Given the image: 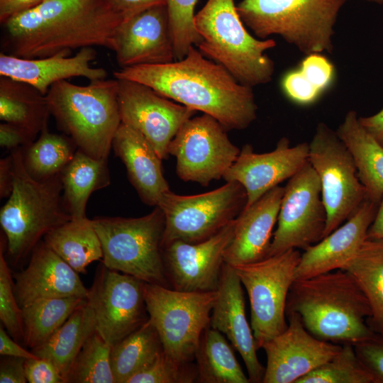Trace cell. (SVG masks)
Masks as SVG:
<instances>
[{
    "instance_id": "cell-17",
    "label": "cell",
    "mask_w": 383,
    "mask_h": 383,
    "mask_svg": "<svg viewBox=\"0 0 383 383\" xmlns=\"http://www.w3.org/2000/svg\"><path fill=\"white\" fill-rule=\"evenodd\" d=\"M287 329L262 347L267 356L262 383H296L333 358L342 348L340 344L313 335L297 313H287Z\"/></svg>"
},
{
    "instance_id": "cell-15",
    "label": "cell",
    "mask_w": 383,
    "mask_h": 383,
    "mask_svg": "<svg viewBox=\"0 0 383 383\" xmlns=\"http://www.w3.org/2000/svg\"><path fill=\"white\" fill-rule=\"evenodd\" d=\"M144 283L104 265L96 273L87 299L94 310L96 330L110 346L148 320Z\"/></svg>"
},
{
    "instance_id": "cell-45",
    "label": "cell",
    "mask_w": 383,
    "mask_h": 383,
    "mask_svg": "<svg viewBox=\"0 0 383 383\" xmlns=\"http://www.w3.org/2000/svg\"><path fill=\"white\" fill-rule=\"evenodd\" d=\"M24 367L29 383H65L57 367L49 360L26 359Z\"/></svg>"
},
{
    "instance_id": "cell-8",
    "label": "cell",
    "mask_w": 383,
    "mask_h": 383,
    "mask_svg": "<svg viewBox=\"0 0 383 383\" xmlns=\"http://www.w3.org/2000/svg\"><path fill=\"white\" fill-rule=\"evenodd\" d=\"M92 221L104 266L168 287L162 245L165 218L160 207L138 218L96 217Z\"/></svg>"
},
{
    "instance_id": "cell-41",
    "label": "cell",
    "mask_w": 383,
    "mask_h": 383,
    "mask_svg": "<svg viewBox=\"0 0 383 383\" xmlns=\"http://www.w3.org/2000/svg\"><path fill=\"white\" fill-rule=\"evenodd\" d=\"M0 320L8 333L17 341H23L22 309L13 289L11 270L0 249Z\"/></svg>"
},
{
    "instance_id": "cell-39",
    "label": "cell",
    "mask_w": 383,
    "mask_h": 383,
    "mask_svg": "<svg viewBox=\"0 0 383 383\" xmlns=\"http://www.w3.org/2000/svg\"><path fill=\"white\" fill-rule=\"evenodd\" d=\"M198 0H166L175 60H182L201 38L194 26V9Z\"/></svg>"
},
{
    "instance_id": "cell-33",
    "label": "cell",
    "mask_w": 383,
    "mask_h": 383,
    "mask_svg": "<svg viewBox=\"0 0 383 383\" xmlns=\"http://www.w3.org/2000/svg\"><path fill=\"white\" fill-rule=\"evenodd\" d=\"M194 359L198 382H250L223 334L210 326L201 336Z\"/></svg>"
},
{
    "instance_id": "cell-31",
    "label": "cell",
    "mask_w": 383,
    "mask_h": 383,
    "mask_svg": "<svg viewBox=\"0 0 383 383\" xmlns=\"http://www.w3.org/2000/svg\"><path fill=\"white\" fill-rule=\"evenodd\" d=\"M341 270L352 274L369 301L367 326L383 334V240L366 238Z\"/></svg>"
},
{
    "instance_id": "cell-4",
    "label": "cell",
    "mask_w": 383,
    "mask_h": 383,
    "mask_svg": "<svg viewBox=\"0 0 383 383\" xmlns=\"http://www.w3.org/2000/svg\"><path fill=\"white\" fill-rule=\"evenodd\" d=\"M45 97L50 115L77 148L107 160L121 123L117 79H97L84 86L62 80Z\"/></svg>"
},
{
    "instance_id": "cell-26",
    "label": "cell",
    "mask_w": 383,
    "mask_h": 383,
    "mask_svg": "<svg viewBox=\"0 0 383 383\" xmlns=\"http://www.w3.org/2000/svg\"><path fill=\"white\" fill-rule=\"evenodd\" d=\"M112 148L124 164L129 182L142 202L157 206L170 189L162 172V160L153 147L140 133L121 123Z\"/></svg>"
},
{
    "instance_id": "cell-29",
    "label": "cell",
    "mask_w": 383,
    "mask_h": 383,
    "mask_svg": "<svg viewBox=\"0 0 383 383\" xmlns=\"http://www.w3.org/2000/svg\"><path fill=\"white\" fill-rule=\"evenodd\" d=\"M95 331L94 310L86 299L43 345L31 351L38 357L51 361L67 383L77 354Z\"/></svg>"
},
{
    "instance_id": "cell-48",
    "label": "cell",
    "mask_w": 383,
    "mask_h": 383,
    "mask_svg": "<svg viewBox=\"0 0 383 383\" xmlns=\"http://www.w3.org/2000/svg\"><path fill=\"white\" fill-rule=\"evenodd\" d=\"M0 364L1 383L28 382L25 373V360L21 357L4 356Z\"/></svg>"
},
{
    "instance_id": "cell-24",
    "label": "cell",
    "mask_w": 383,
    "mask_h": 383,
    "mask_svg": "<svg viewBox=\"0 0 383 383\" xmlns=\"http://www.w3.org/2000/svg\"><path fill=\"white\" fill-rule=\"evenodd\" d=\"M377 207L366 199L344 224L306 249L296 270V279L342 269L367 238Z\"/></svg>"
},
{
    "instance_id": "cell-13",
    "label": "cell",
    "mask_w": 383,
    "mask_h": 383,
    "mask_svg": "<svg viewBox=\"0 0 383 383\" xmlns=\"http://www.w3.org/2000/svg\"><path fill=\"white\" fill-rule=\"evenodd\" d=\"M226 131L205 113L191 118L182 126L168 147L169 155L176 158L180 179L207 187L223 177L240 151Z\"/></svg>"
},
{
    "instance_id": "cell-54",
    "label": "cell",
    "mask_w": 383,
    "mask_h": 383,
    "mask_svg": "<svg viewBox=\"0 0 383 383\" xmlns=\"http://www.w3.org/2000/svg\"><path fill=\"white\" fill-rule=\"evenodd\" d=\"M365 1L376 3L378 4H383V0H365Z\"/></svg>"
},
{
    "instance_id": "cell-5",
    "label": "cell",
    "mask_w": 383,
    "mask_h": 383,
    "mask_svg": "<svg viewBox=\"0 0 383 383\" xmlns=\"http://www.w3.org/2000/svg\"><path fill=\"white\" fill-rule=\"evenodd\" d=\"M194 21L201 38L198 50L225 67L238 82L253 87L272 80L274 64L265 52L276 42L251 35L234 0H208Z\"/></svg>"
},
{
    "instance_id": "cell-50",
    "label": "cell",
    "mask_w": 383,
    "mask_h": 383,
    "mask_svg": "<svg viewBox=\"0 0 383 383\" xmlns=\"http://www.w3.org/2000/svg\"><path fill=\"white\" fill-rule=\"evenodd\" d=\"M0 326V354L3 356L31 359L38 357L32 351H28L18 345L16 340Z\"/></svg>"
},
{
    "instance_id": "cell-18",
    "label": "cell",
    "mask_w": 383,
    "mask_h": 383,
    "mask_svg": "<svg viewBox=\"0 0 383 383\" xmlns=\"http://www.w3.org/2000/svg\"><path fill=\"white\" fill-rule=\"evenodd\" d=\"M235 219L204 241H172L163 247L167 277L172 289L207 292L218 289L224 252L234 235Z\"/></svg>"
},
{
    "instance_id": "cell-32",
    "label": "cell",
    "mask_w": 383,
    "mask_h": 383,
    "mask_svg": "<svg viewBox=\"0 0 383 383\" xmlns=\"http://www.w3.org/2000/svg\"><path fill=\"white\" fill-rule=\"evenodd\" d=\"M44 242L78 273L103 258V250L92 220L71 219L48 233Z\"/></svg>"
},
{
    "instance_id": "cell-11",
    "label": "cell",
    "mask_w": 383,
    "mask_h": 383,
    "mask_svg": "<svg viewBox=\"0 0 383 383\" xmlns=\"http://www.w3.org/2000/svg\"><path fill=\"white\" fill-rule=\"evenodd\" d=\"M246 203L244 187L234 181L194 195L170 190L157 206L165 218L163 247L174 240L196 243L210 238L235 219Z\"/></svg>"
},
{
    "instance_id": "cell-7",
    "label": "cell",
    "mask_w": 383,
    "mask_h": 383,
    "mask_svg": "<svg viewBox=\"0 0 383 383\" xmlns=\"http://www.w3.org/2000/svg\"><path fill=\"white\" fill-rule=\"evenodd\" d=\"M348 0H242L243 22L261 38L277 35L306 55L332 53L334 26Z\"/></svg>"
},
{
    "instance_id": "cell-6",
    "label": "cell",
    "mask_w": 383,
    "mask_h": 383,
    "mask_svg": "<svg viewBox=\"0 0 383 383\" xmlns=\"http://www.w3.org/2000/svg\"><path fill=\"white\" fill-rule=\"evenodd\" d=\"M12 192L0 211L7 250L14 262L32 252L48 233L72 219L62 201L61 174L45 180L25 168L22 148L12 151Z\"/></svg>"
},
{
    "instance_id": "cell-27",
    "label": "cell",
    "mask_w": 383,
    "mask_h": 383,
    "mask_svg": "<svg viewBox=\"0 0 383 383\" xmlns=\"http://www.w3.org/2000/svg\"><path fill=\"white\" fill-rule=\"evenodd\" d=\"M336 133L354 160L367 199L379 204L383 196V146L361 126L353 110L346 113Z\"/></svg>"
},
{
    "instance_id": "cell-53",
    "label": "cell",
    "mask_w": 383,
    "mask_h": 383,
    "mask_svg": "<svg viewBox=\"0 0 383 383\" xmlns=\"http://www.w3.org/2000/svg\"><path fill=\"white\" fill-rule=\"evenodd\" d=\"M367 238L383 240V196L378 204L374 218L368 228Z\"/></svg>"
},
{
    "instance_id": "cell-35",
    "label": "cell",
    "mask_w": 383,
    "mask_h": 383,
    "mask_svg": "<svg viewBox=\"0 0 383 383\" xmlns=\"http://www.w3.org/2000/svg\"><path fill=\"white\" fill-rule=\"evenodd\" d=\"M86 299H41L22 308L24 344L31 350L43 345Z\"/></svg>"
},
{
    "instance_id": "cell-43",
    "label": "cell",
    "mask_w": 383,
    "mask_h": 383,
    "mask_svg": "<svg viewBox=\"0 0 383 383\" xmlns=\"http://www.w3.org/2000/svg\"><path fill=\"white\" fill-rule=\"evenodd\" d=\"M353 345L357 355L373 374L376 383H383V334L374 333Z\"/></svg>"
},
{
    "instance_id": "cell-40",
    "label": "cell",
    "mask_w": 383,
    "mask_h": 383,
    "mask_svg": "<svg viewBox=\"0 0 383 383\" xmlns=\"http://www.w3.org/2000/svg\"><path fill=\"white\" fill-rule=\"evenodd\" d=\"M192 363V362H191ZM176 362L164 350L126 383H191L197 380L196 367Z\"/></svg>"
},
{
    "instance_id": "cell-10",
    "label": "cell",
    "mask_w": 383,
    "mask_h": 383,
    "mask_svg": "<svg viewBox=\"0 0 383 383\" xmlns=\"http://www.w3.org/2000/svg\"><path fill=\"white\" fill-rule=\"evenodd\" d=\"M301 254L290 249L259 261L233 266L248 292L250 326L256 347L283 333L288 326L286 307Z\"/></svg>"
},
{
    "instance_id": "cell-51",
    "label": "cell",
    "mask_w": 383,
    "mask_h": 383,
    "mask_svg": "<svg viewBox=\"0 0 383 383\" xmlns=\"http://www.w3.org/2000/svg\"><path fill=\"white\" fill-rule=\"evenodd\" d=\"M13 184V157L10 155L0 160V197H9Z\"/></svg>"
},
{
    "instance_id": "cell-44",
    "label": "cell",
    "mask_w": 383,
    "mask_h": 383,
    "mask_svg": "<svg viewBox=\"0 0 383 383\" xmlns=\"http://www.w3.org/2000/svg\"><path fill=\"white\" fill-rule=\"evenodd\" d=\"M299 69L321 92L332 83L335 74L333 65L321 53L307 55L301 61Z\"/></svg>"
},
{
    "instance_id": "cell-2",
    "label": "cell",
    "mask_w": 383,
    "mask_h": 383,
    "mask_svg": "<svg viewBox=\"0 0 383 383\" xmlns=\"http://www.w3.org/2000/svg\"><path fill=\"white\" fill-rule=\"evenodd\" d=\"M123 23L106 0H47L1 25L6 54L33 59L94 46L114 51Z\"/></svg>"
},
{
    "instance_id": "cell-9",
    "label": "cell",
    "mask_w": 383,
    "mask_h": 383,
    "mask_svg": "<svg viewBox=\"0 0 383 383\" xmlns=\"http://www.w3.org/2000/svg\"><path fill=\"white\" fill-rule=\"evenodd\" d=\"M143 291L149 320L159 334L164 352L177 362L191 363L210 324L217 290L182 292L145 282Z\"/></svg>"
},
{
    "instance_id": "cell-36",
    "label": "cell",
    "mask_w": 383,
    "mask_h": 383,
    "mask_svg": "<svg viewBox=\"0 0 383 383\" xmlns=\"http://www.w3.org/2000/svg\"><path fill=\"white\" fill-rule=\"evenodd\" d=\"M69 137L49 132L48 128L39 138L22 148L23 165L37 180H45L62 173L77 150Z\"/></svg>"
},
{
    "instance_id": "cell-25",
    "label": "cell",
    "mask_w": 383,
    "mask_h": 383,
    "mask_svg": "<svg viewBox=\"0 0 383 383\" xmlns=\"http://www.w3.org/2000/svg\"><path fill=\"white\" fill-rule=\"evenodd\" d=\"M283 194L284 187L278 185L241 211L224 252L225 263L236 266L268 257Z\"/></svg>"
},
{
    "instance_id": "cell-46",
    "label": "cell",
    "mask_w": 383,
    "mask_h": 383,
    "mask_svg": "<svg viewBox=\"0 0 383 383\" xmlns=\"http://www.w3.org/2000/svg\"><path fill=\"white\" fill-rule=\"evenodd\" d=\"M123 22L140 13L159 5H167L166 0H106Z\"/></svg>"
},
{
    "instance_id": "cell-12",
    "label": "cell",
    "mask_w": 383,
    "mask_h": 383,
    "mask_svg": "<svg viewBox=\"0 0 383 383\" xmlns=\"http://www.w3.org/2000/svg\"><path fill=\"white\" fill-rule=\"evenodd\" d=\"M309 145V162L319 178L327 212L326 237L353 215L367 196L354 160L336 131L319 123Z\"/></svg>"
},
{
    "instance_id": "cell-28",
    "label": "cell",
    "mask_w": 383,
    "mask_h": 383,
    "mask_svg": "<svg viewBox=\"0 0 383 383\" xmlns=\"http://www.w3.org/2000/svg\"><path fill=\"white\" fill-rule=\"evenodd\" d=\"M62 201L72 219L86 218L90 195L111 183L107 160L96 159L77 149L61 173Z\"/></svg>"
},
{
    "instance_id": "cell-42",
    "label": "cell",
    "mask_w": 383,
    "mask_h": 383,
    "mask_svg": "<svg viewBox=\"0 0 383 383\" xmlns=\"http://www.w3.org/2000/svg\"><path fill=\"white\" fill-rule=\"evenodd\" d=\"M281 86L284 94L299 104H311L322 93L306 79L300 69L287 72L282 77Z\"/></svg>"
},
{
    "instance_id": "cell-20",
    "label": "cell",
    "mask_w": 383,
    "mask_h": 383,
    "mask_svg": "<svg viewBox=\"0 0 383 383\" xmlns=\"http://www.w3.org/2000/svg\"><path fill=\"white\" fill-rule=\"evenodd\" d=\"M243 284L235 268L222 267L209 326L226 336L242 357L250 382H262L265 367L260 362L251 326L246 314Z\"/></svg>"
},
{
    "instance_id": "cell-21",
    "label": "cell",
    "mask_w": 383,
    "mask_h": 383,
    "mask_svg": "<svg viewBox=\"0 0 383 383\" xmlns=\"http://www.w3.org/2000/svg\"><path fill=\"white\" fill-rule=\"evenodd\" d=\"M113 52L121 68L176 60L167 5L153 6L123 22Z\"/></svg>"
},
{
    "instance_id": "cell-19",
    "label": "cell",
    "mask_w": 383,
    "mask_h": 383,
    "mask_svg": "<svg viewBox=\"0 0 383 383\" xmlns=\"http://www.w3.org/2000/svg\"><path fill=\"white\" fill-rule=\"evenodd\" d=\"M309 149L308 143L292 146L285 137L272 151L265 153H257L251 145L245 144L223 179L237 182L244 187L247 194L245 208L248 207L300 171L309 162Z\"/></svg>"
},
{
    "instance_id": "cell-16",
    "label": "cell",
    "mask_w": 383,
    "mask_h": 383,
    "mask_svg": "<svg viewBox=\"0 0 383 383\" xmlns=\"http://www.w3.org/2000/svg\"><path fill=\"white\" fill-rule=\"evenodd\" d=\"M117 81L121 123L140 133L162 160L167 159L170 142L197 111L173 102L141 83Z\"/></svg>"
},
{
    "instance_id": "cell-49",
    "label": "cell",
    "mask_w": 383,
    "mask_h": 383,
    "mask_svg": "<svg viewBox=\"0 0 383 383\" xmlns=\"http://www.w3.org/2000/svg\"><path fill=\"white\" fill-rule=\"evenodd\" d=\"M47 0H0V22L32 9Z\"/></svg>"
},
{
    "instance_id": "cell-37",
    "label": "cell",
    "mask_w": 383,
    "mask_h": 383,
    "mask_svg": "<svg viewBox=\"0 0 383 383\" xmlns=\"http://www.w3.org/2000/svg\"><path fill=\"white\" fill-rule=\"evenodd\" d=\"M110 346L96 330L84 343L69 372L67 383H116Z\"/></svg>"
},
{
    "instance_id": "cell-3",
    "label": "cell",
    "mask_w": 383,
    "mask_h": 383,
    "mask_svg": "<svg viewBox=\"0 0 383 383\" xmlns=\"http://www.w3.org/2000/svg\"><path fill=\"white\" fill-rule=\"evenodd\" d=\"M291 312L322 340L354 345L374 333L367 324L372 314L367 299L352 274L341 269L295 279L287 301L286 314Z\"/></svg>"
},
{
    "instance_id": "cell-38",
    "label": "cell",
    "mask_w": 383,
    "mask_h": 383,
    "mask_svg": "<svg viewBox=\"0 0 383 383\" xmlns=\"http://www.w3.org/2000/svg\"><path fill=\"white\" fill-rule=\"evenodd\" d=\"M296 383H376V380L357 355L354 345L346 343L333 358Z\"/></svg>"
},
{
    "instance_id": "cell-52",
    "label": "cell",
    "mask_w": 383,
    "mask_h": 383,
    "mask_svg": "<svg viewBox=\"0 0 383 383\" xmlns=\"http://www.w3.org/2000/svg\"><path fill=\"white\" fill-rule=\"evenodd\" d=\"M359 121L361 126L383 146V109L372 116L359 117Z\"/></svg>"
},
{
    "instance_id": "cell-23",
    "label": "cell",
    "mask_w": 383,
    "mask_h": 383,
    "mask_svg": "<svg viewBox=\"0 0 383 383\" xmlns=\"http://www.w3.org/2000/svg\"><path fill=\"white\" fill-rule=\"evenodd\" d=\"M62 51L40 58H22L5 52L0 54V75L26 83L46 95L55 83L82 77L89 81L106 79L107 72L94 67L96 52L93 48L79 49L74 55Z\"/></svg>"
},
{
    "instance_id": "cell-22",
    "label": "cell",
    "mask_w": 383,
    "mask_h": 383,
    "mask_svg": "<svg viewBox=\"0 0 383 383\" xmlns=\"http://www.w3.org/2000/svg\"><path fill=\"white\" fill-rule=\"evenodd\" d=\"M13 278L14 293L21 309L41 299L87 298L89 294L79 273L44 240L32 250L27 267Z\"/></svg>"
},
{
    "instance_id": "cell-14",
    "label": "cell",
    "mask_w": 383,
    "mask_h": 383,
    "mask_svg": "<svg viewBox=\"0 0 383 383\" xmlns=\"http://www.w3.org/2000/svg\"><path fill=\"white\" fill-rule=\"evenodd\" d=\"M326 222L321 182L309 162L284 187L268 257L290 249L305 250L318 243L324 237Z\"/></svg>"
},
{
    "instance_id": "cell-47",
    "label": "cell",
    "mask_w": 383,
    "mask_h": 383,
    "mask_svg": "<svg viewBox=\"0 0 383 383\" xmlns=\"http://www.w3.org/2000/svg\"><path fill=\"white\" fill-rule=\"evenodd\" d=\"M34 140L31 134L19 126L6 122L0 124V145L3 148L13 151L27 147Z\"/></svg>"
},
{
    "instance_id": "cell-1",
    "label": "cell",
    "mask_w": 383,
    "mask_h": 383,
    "mask_svg": "<svg viewBox=\"0 0 383 383\" xmlns=\"http://www.w3.org/2000/svg\"><path fill=\"white\" fill-rule=\"evenodd\" d=\"M116 79L145 84L159 94L216 119L226 130H243L257 118L252 87L192 46L182 60L113 72Z\"/></svg>"
},
{
    "instance_id": "cell-34",
    "label": "cell",
    "mask_w": 383,
    "mask_h": 383,
    "mask_svg": "<svg viewBox=\"0 0 383 383\" xmlns=\"http://www.w3.org/2000/svg\"><path fill=\"white\" fill-rule=\"evenodd\" d=\"M163 350L159 334L148 318L138 329L111 346V363L116 383H126Z\"/></svg>"
},
{
    "instance_id": "cell-30",
    "label": "cell",
    "mask_w": 383,
    "mask_h": 383,
    "mask_svg": "<svg viewBox=\"0 0 383 383\" xmlns=\"http://www.w3.org/2000/svg\"><path fill=\"white\" fill-rule=\"evenodd\" d=\"M50 116L45 95L33 87L0 77V119L19 126L35 138L48 128Z\"/></svg>"
}]
</instances>
